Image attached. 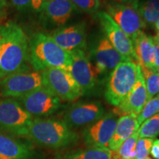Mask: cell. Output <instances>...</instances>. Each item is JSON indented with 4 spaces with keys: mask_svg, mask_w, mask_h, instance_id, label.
Here are the masks:
<instances>
[{
    "mask_svg": "<svg viewBox=\"0 0 159 159\" xmlns=\"http://www.w3.org/2000/svg\"><path fill=\"white\" fill-rule=\"evenodd\" d=\"M43 86L50 90L61 100H76L83 95L80 87L69 69L50 68L41 71Z\"/></svg>",
    "mask_w": 159,
    "mask_h": 159,
    "instance_id": "6",
    "label": "cell"
},
{
    "mask_svg": "<svg viewBox=\"0 0 159 159\" xmlns=\"http://www.w3.org/2000/svg\"><path fill=\"white\" fill-rule=\"evenodd\" d=\"M2 16V13H1V12H0V19H1Z\"/></svg>",
    "mask_w": 159,
    "mask_h": 159,
    "instance_id": "37",
    "label": "cell"
},
{
    "mask_svg": "<svg viewBox=\"0 0 159 159\" xmlns=\"http://www.w3.org/2000/svg\"><path fill=\"white\" fill-rule=\"evenodd\" d=\"M77 12L69 0H52L41 8L39 19L45 28L55 30L64 27Z\"/></svg>",
    "mask_w": 159,
    "mask_h": 159,
    "instance_id": "12",
    "label": "cell"
},
{
    "mask_svg": "<svg viewBox=\"0 0 159 159\" xmlns=\"http://www.w3.org/2000/svg\"><path fill=\"white\" fill-rule=\"evenodd\" d=\"M91 56L94 59V66L98 75L111 72L119 63L129 61L113 47L105 35L99 38Z\"/></svg>",
    "mask_w": 159,
    "mask_h": 159,
    "instance_id": "17",
    "label": "cell"
},
{
    "mask_svg": "<svg viewBox=\"0 0 159 159\" xmlns=\"http://www.w3.org/2000/svg\"><path fill=\"white\" fill-rule=\"evenodd\" d=\"M139 139L138 130L135 131L122 143L116 151H114L119 159H136V145Z\"/></svg>",
    "mask_w": 159,
    "mask_h": 159,
    "instance_id": "24",
    "label": "cell"
},
{
    "mask_svg": "<svg viewBox=\"0 0 159 159\" xmlns=\"http://www.w3.org/2000/svg\"><path fill=\"white\" fill-rule=\"evenodd\" d=\"M153 139H138L136 145V159H144L150 154Z\"/></svg>",
    "mask_w": 159,
    "mask_h": 159,
    "instance_id": "28",
    "label": "cell"
},
{
    "mask_svg": "<svg viewBox=\"0 0 159 159\" xmlns=\"http://www.w3.org/2000/svg\"><path fill=\"white\" fill-rule=\"evenodd\" d=\"M153 41L154 42L156 43L157 45H158V47H159V33H157V35L156 36L153 37Z\"/></svg>",
    "mask_w": 159,
    "mask_h": 159,
    "instance_id": "33",
    "label": "cell"
},
{
    "mask_svg": "<svg viewBox=\"0 0 159 159\" xmlns=\"http://www.w3.org/2000/svg\"><path fill=\"white\" fill-rule=\"evenodd\" d=\"M0 79L29 69V40L22 28L8 21L0 26Z\"/></svg>",
    "mask_w": 159,
    "mask_h": 159,
    "instance_id": "1",
    "label": "cell"
},
{
    "mask_svg": "<svg viewBox=\"0 0 159 159\" xmlns=\"http://www.w3.org/2000/svg\"><path fill=\"white\" fill-rule=\"evenodd\" d=\"M155 28H156L157 32H158V33H159V19L158 20V21H157V22H156V25H155Z\"/></svg>",
    "mask_w": 159,
    "mask_h": 159,
    "instance_id": "36",
    "label": "cell"
},
{
    "mask_svg": "<svg viewBox=\"0 0 159 159\" xmlns=\"http://www.w3.org/2000/svg\"><path fill=\"white\" fill-rule=\"evenodd\" d=\"M0 159H35V152L29 142L0 131Z\"/></svg>",
    "mask_w": 159,
    "mask_h": 159,
    "instance_id": "18",
    "label": "cell"
},
{
    "mask_svg": "<svg viewBox=\"0 0 159 159\" xmlns=\"http://www.w3.org/2000/svg\"><path fill=\"white\" fill-rule=\"evenodd\" d=\"M144 159H152V158H149V157H148V158H144Z\"/></svg>",
    "mask_w": 159,
    "mask_h": 159,
    "instance_id": "39",
    "label": "cell"
},
{
    "mask_svg": "<svg viewBox=\"0 0 159 159\" xmlns=\"http://www.w3.org/2000/svg\"><path fill=\"white\" fill-rule=\"evenodd\" d=\"M33 119L17 99L0 98V131L23 137Z\"/></svg>",
    "mask_w": 159,
    "mask_h": 159,
    "instance_id": "5",
    "label": "cell"
},
{
    "mask_svg": "<svg viewBox=\"0 0 159 159\" xmlns=\"http://www.w3.org/2000/svg\"><path fill=\"white\" fill-rule=\"evenodd\" d=\"M139 128V125L136 115L128 114L120 116L117 120L116 128L108 148L111 151H116L122 143L134 134L135 131L138 130Z\"/></svg>",
    "mask_w": 159,
    "mask_h": 159,
    "instance_id": "20",
    "label": "cell"
},
{
    "mask_svg": "<svg viewBox=\"0 0 159 159\" xmlns=\"http://www.w3.org/2000/svg\"><path fill=\"white\" fill-rule=\"evenodd\" d=\"M104 114L105 108L99 101L79 102L66 110L63 120L70 128H78L92 124Z\"/></svg>",
    "mask_w": 159,
    "mask_h": 159,
    "instance_id": "10",
    "label": "cell"
},
{
    "mask_svg": "<svg viewBox=\"0 0 159 159\" xmlns=\"http://www.w3.org/2000/svg\"><path fill=\"white\" fill-rule=\"evenodd\" d=\"M148 101V92L140 66L137 68V78L130 92L112 112L118 116L128 114L138 115Z\"/></svg>",
    "mask_w": 159,
    "mask_h": 159,
    "instance_id": "15",
    "label": "cell"
},
{
    "mask_svg": "<svg viewBox=\"0 0 159 159\" xmlns=\"http://www.w3.org/2000/svg\"><path fill=\"white\" fill-rule=\"evenodd\" d=\"M136 5L145 25L155 27L159 19V0H136Z\"/></svg>",
    "mask_w": 159,
    "mask_h": 159,
    "instance_id": "21",
    "label": "cell"
},
{
    "mask_svg": "<svg viewBox=\"0 0 159 159\" xmlns=\"http://www.w3.org/2000/svg\"><path fill=\"white\" fill-rule=\"evenodd\" d=\"M0 47H1V37H0Z\"/></svg>",
    "mask_w": 159,
    "mask_h": 159,
    "instance_id": "38",
    "label": "cell"
},
{
    "mask_svg": "<svg viewBox=\"0 0 159 159\" xmlns=\"http://www.w3.org/2000/svg\"><path fill=\"white\" fill-rule=\"evenodd\" d=\"M52 39L64 50L71 52L86 47V26L84 22L64 26L55 30L49 34Z\"/></svg>",
    "mask_w": 159,
    "mask_h": 159,
    "instance_id": "16",
    "label": "cell"
},
{
    "mask_svg": "<svg viewBox=\"0 0 159 159\" xmlns=\"http://www.w3.org/2000/svg\"><path fill=\"white\" fill-rule=\"evenodd\" d=\"M131 41L138 64L141 67L154 69L153 38L141 31Z\"/></svg>",
    "mask_w": 159,
    "mask_h": 159,
    "instance_id": "19",
    "label": "cell"
},
{
    "mask_svg": "<svg viewBox=\"0 0 159 159\" xmlns=\"http://www.w3.org/2000/svg\"><path fill=\"white\" fill-rule=\"evenodd\" d=\"M11 5L18 11L25 12L27 10H30L32 0H10Z\"/></svg>",
    "mask_w": 159,
    "mask_h": 159,
    "instance_id": "29",
    "label": "cell"
},
{
    "mask_svg": "<svg viewBox=\"0 0 159 159\" xmlns=\"http://www.w3.org/2000/svg\"><path fill=\"white\" fill-rule=\"evenodd\" d=\"M139 139H154L159 136V113L145 120L139 126Z\"/></svg>",
    "mask_w": 159,
    "mask_h": 159,
    "instance_id": "25",
    "label": "cell"
},
{
    "mask_svg": "<svg viewBox=\"0 0 159 159\" xmlns=\"http://www.w3.org/2000/svg\"><path fill=\"white\" fill-rule=\"evenodd\" d=\"M159 111V94L147 101L142 111L137 115V121L140 126L145 120L150 118Z\"/></svg>",
    "mask_w": 159,
    "mask_h": 159,
    "instance_id": "26",
    "label": "cell"
},
{
    "mask_svg": "<svg viewBox=\"0 0 159 159\" xmlns=\"http://www.w3.org/2000/svg\"><path fill=\"white\" fill-rule=\"evenodd\" d=\"M17 100L32 116L35 118L51 116L61 106V99L43 85L19 97Z\"/></svg>",
    "mask_w": 159,
    "mask_h": 159,
    "instance_id": "8",
    "label": "cell"
},
{
    "mask_svg": "<svg viewBox=\"0 0 159 159\" xmlns=\"http://www.w3.org/2000/svg\"><path fill=\"white\" fill-rule=\"evenodd\" d=\"M71 59V53L60 47L49 35L37 33L29 40V62L35 71L69 69Z\"/></svg>",
    "mask_w": 159,
    "mask_h": 159,
    "instance_id": "3",
    "label": "cell"
},
{
    "mask_svg": "<svg viewBox=\"0 0 159 159\" xmlns=\"http://www.w3.org/2000/svg\"><path fill=\"white\" fill-rule=\"evenodd\" d=\"M52 0H32L30 10L35 13H39L46 4L50 2Z\"/></svg>",
    "mask_w": 159,
    "mask_h": 159,
    "instance_id": "30",
    "label": "cell"
},
{
    "mask_svg": "<svg viewBox=\"0 0 159 159\" xmlns=\"http://www.w3.org/2000/svg\"><path fill=\"white\" fill-rule=\"evenodd\" d=\"M150 154L156 159H159V139L154 140L151 148Z\"/></svg>",
    "mask_w": 159,
    "mask_h": 159,
    "instance_id": "31",
    "label": "cell"
},
{
    "mask_svg": "<svg viewBox=\"0 0 159 159\" xmlns=\"http://www.w3.org/2000/svg\"><path fill=\"white\" fill-rule=\"evenodd\" d=\"M141 70L146 85L148 101L159 94V73L156 69L147 67H141Z\"/></svg>",
    "mask_w": 159,
    "mask_h": 159,
    "instance_id": "23",
    "label": "cell"
},
{
    "mask_svg": "<svg viewBox=\"0 0 159 159\" xmlns=\"http://www.w3.org/2000/svg\"><path fill=\"white\" fill-rule=\"evenodd\" d=\"M23 137L40 146L50 149H61L73 144L78 136L61 119L35 118Z\"/></svg>",
    "mask_w": 159,
    "mask_h": 159,
    "instance_id": "2",
    "label": "cell"
},
{
    "mask_svg": "<svg viewBox=\"0 0 159 159\" xmlns=\"http://www.w3.org/2000/svg\"><path fill=\"white\" fill-rule=\"evenodd\" d=\"M106 13L130 40L146 27L136 7V0L131 4L107 5Z\"/></svg>",
    "mask_w": 159,
    "mask_h": 159,
    "instance_id": "9",
    "label": "cell"
},
{
    "mask_svg": "<svg viewBox=\"0 0 159 159\" xmlns=\"http://www.w3.org/2000/svg\"><path fill=\"white\" fill-rule=\"evenodd\" d=\"M78 11L89 14L97 13L100 7L99 0H69Z\"/></svg>",
    "mask_w": 159,
    "mask_h": 159,
    "instance_id": "27",
    "label": "cell"
},
{
    "mask_svg": "<svg viewBox=\"0 0 159 159\" xmlns=\"http://www.w3.org/2000/svg\"><path fill=\"white\" fill-rule=\"evenodd\" d=\"M43 85L41 71L27 69L0 79V93L2 97L17 99Z\"/></svg>",
    "mask_w": 159,
    "mask_h": 159,
    "instance_id": "7",
    "label": "cell"
},
{
    "mask_svg": "<svg viewBox=\"0 0 159 159\" xmlns=\"http://www.w3.org/2000/svg\"><path fill=\"white\" fill-rule=\"evenodd\" d=\"M111 159H119L118 158H117V156H116V154H115V152H114V151H111Z\"/></svg>",
    "mask_w": 159,
    "mask_h": 159,
    "instance_id": "35",
    "label": "cell"
},
{
    "mask_svg": "<svg viewBox=\"0 0 159 159\" xmlns=\"http://www.w3.org/2000/svg\"><path fill=\"white\" fill-rule=\"evenodd\" d=\"M107 5H125V4H131L135 0H103Z\"/></svg>",
    "mask_w": 159,
    "mask_h": 159,
    "instance_id": "32",
    "label": "cell"
},
{
    "mask_svg": "<svg viewBox=\"0 0 159 159\" xmlns=\"http://www.w3.org/2000/svg\"><path fill=\"white\" fill-rule=\"evenodd\" d=\"M71 63L69 70L80 87L83 95L90 93L97 82V72L85 52L77 49L71 52Z\"/></svg>",
    "mask_w": 159,
    "mask_h": 159,
    "instance_id": "13",
    "label": "cell"
},
{
    "mask_svg": "<svg viewBox=\"0 0 159 159\" xmlns=\"http://www.w3.org/2000/svg\"><path fill=\"white\" fill-rule=\"evenodd\" d=\"M111 150L108 148L88 147L83 150L69 152L64 159H111Z\"/></svg>",
    "mask_w": 159,
    "mask_h": 159,
    "instance_id": "22",
    "label": "cell"
},
{
    "mask_svg": "<svg viewBox=\"0 0 159 159\" xmlns=\"http://www.w3.org/2000/svg\"><path fill=\"white\" fill-rule=\"evenodd\" d=\"M118 116L111 111L105 114L98 120L85 127L83 140L88 147L108 148L116 128Z\"/></svg>",
    "mask_w": 159,
    "mask_h": 159,
    "instance_id": "14",
    "label": "cell"
},
{
    "mask_svg": "<svg viewBox=\"0 0 159 159\" xmlns=\"http://www.w3.org/2000/svg\"><path fill=\"white\" fill-rule=\"evenodd\" d=\"M101 27L105 37L108 39L113 47L125 58L136 63L133 42L130 38L124 33L106 12L100 11L97 13Z\"/></svg>",
    "mask_w": 159,
    "mask_h": 159,
    "instance_id": "11",
    "label": "cell"
},
{
    "mask_svg": "<svg viewBox=\"0 0 159 159\" xmlns=\"http://www.w3.org/2000/svg\"><path fill=\"white\" fill-rule=\"evenodd\" d=\"M138 64L134 61L120 63L111 72L105 91V98L111 105L117 106L126 97L137 78Z\"/></svg>",
    "mask_w": 159,
    "mask_h": 159,
    "instance_id": "4",
    "label": "cell"
},
{
    "mask_svg": "<svg viewBox=\"0 0 159 159\" xmlns=\"http://www.w3.org/2000/svg\"><path fill=\"white\" fill-rule=\"evenodd\" d=\"M6 3H7V0H0V10L5 7Z\"/></svg>",
    "mask_w": 159,
    "mask_h": 159,
    "instance_id": "34",
    "label": "cell"
}]
</instances>
